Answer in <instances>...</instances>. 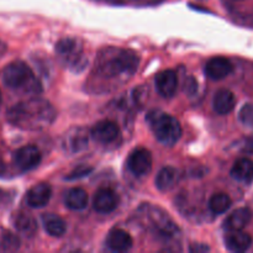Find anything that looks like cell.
Returning <instances> with one entry per match:
<instances>
[{"instance_id":"obj_30","label":"cell","mask_w":253,"mask_h":253,"mask_svg":"<svg viewBox=\"0 0 253 253\" xmlns=\"http://www.w3.org/2000/svg\"><path fill=\"white\" fill-rule=\"evenodd\" d=\"M5 172V166H4V162H2L1 160H0V174H2V173Z\"/></svg>"},{"instance_id":"obj_3","label":"cell","mask_w":253,"mask_h":253,"mask_svg":"<svg viewBox=\"0 0 253 253\" xmlns=\"http://www.w3.org/2000/svg\"><path fill=\"white\" fill-rule=\"evenodd\" d=\"M2 82L7 88L22 90L25 93L36 94L41 91V84L35 77L34 72L25 62L15 61L5 67L2 72Z\"/></svg>"},{"instance_id":"obj_18","label":"cell","mask_w":253,"mask_h":253,"mask_svg":"<svg viewBox=\"0 0 253 253\" xmlns=\"http://www.w3.org/2000/svg\"><path fill=\"white\" fill-rule=\"evenodd\" d=\"M231 177L237 182L250 184L253 180V161L250 158H240L231 168Z\"/></svg>"},{"instance_id":"obj_29","label":"cell","mask_w":253,"mask_h":253,"mask_svg":"<svg viewBox=\"0 0 253 253\" xmlns=\"http://www.w3.org/2000/svg\"><path fill=\"white\" fill-rule=\"evenodd\" d=\"M242 151L245 153H250V155H253V137L247 138L244 143V147H242Z\"/></svg>"},{"instance_id":"obj_17","label":"cell","mask_w":253,"mask_h":253,"mask_svg":"<svg viewBox=\"0 0 253 253\" xmlns=\"http://www.w3.org/2000/svg\"><path fill=\"white\" fill-rule=\"evenodd\" d=\"M251 210L247 208H240L232 211L229 215L226 220H225V227L229 231H239V230L245 229L251 221Z\"/></svg>"},{"instance_id":"obj_10","label":"cell","mask_w":253,"mask_h":253,"mask_svg":"<svg viewBox=\"0 0 253 253\" xmlns=\"http://www.w3.org/2000/svg\"><path fill=\"white\" fill-rule=\"evenodd\" d=\"M118 204V195L110 188H100L94 195L93 207L99 214H109V212L114 211Z\"/></svg>"},{"instance_id":"obj_31","label":"cell","mask_w":253,"mask_h":253,"mask_svg":"<svg viewBox=\"0 0 253 253\" xmlns=\"http://www.w3.org/2000/svg\"><path fill=\"white\" fill-rule=\"evenodd\" d=\"M0 101H1V91H0Z\"/></svg>"},{"instance_id":"obj_6","label":"cell","mask_w":253,"mask_h":253,"mask_svg":"<svg viewBox=\"0 0 253 253\" xmlns=\"http://www.w3.org/2000/svg\"><path fill=\"white\" fill-rule=\"evenodd\" d=\"M56 52L64 59L68 62L72 67H77L78 71L83 69L85 62L83 61V51H82V46L76 39H71V37H66L62 39L61 41L57 42L56 44Z\"/></svg>"},{"instance_id":"obj_14","label":"cell","mask_w":253,"mask_h":253,"mask_svg":"<svg viewBox=\"0 0 253 253\" xmlns=\"http://www.w3.org/2000/svg\"><path fill=\"white\" fill-rule=\"evenodd\" d=\"M51 185L47 184V183H39V184L34 185L27 192L26 202L31 208L39 209V208H43L48 204L49 199H51Z\"/></svg>"},{"instance_id":"obj_4","label":"cell","mask_w":253,"mask_h":253,"mask_svg":"<svg viewBox=\"0 0 253 253\" xmlns=\"http://www.w3.org/2000/svg\"><path fill=\"white\" fill-rule=\"evenodd\" d=\"M146 120L150 124L156 138L163 145L173 146L179 141L182 136V126L172 115L161 110H152L147 114Z\"/></svg>"},{"instance_id":"obj_26","label":"cell","mask_w":253,"mask_h":253,"mask_svg":"<svg viewBox=\"0 0 253 253\" xmlns=\"http://www.w3.org/2000/svg\"><path fill=\"white\" fill-rule=\"evenodd\" d=\"M91 172H93V167H89V166H86V165H81V166H78V167L74 168L72 172H69L68 174H67L66 179L67 180L81 179V178H84V177H86V175L90 174Z\"/></svg>"},{"instance_id":"obj_8","label":"cell","mask_w":253,"mask_h":253,"mask_svg":"<svg viewBox=\"0 0 253 253\" xmlns=\"http://www.w3.org/2000/svg\"><path fill=\"white\" fill-rule=\"evenodd\" d=\"M14 162L16 167L22 172L31 170L36 168L41 162V152L36 146H24L14 153Z\"/></svg>"},{"instance_id":"obj_16","label":"cell","mask_w":253,"mask_h":253,"mask_svg":"<svg viewBox=\"0 0 253 253\" xmlns=\"http://www.w3.org/2000/svg\"><path fill=\"white\" fill-rule=\"evenodd\" d=\"M225 245L231 252H245L251 247L252 237L242 230L231 231L225 239Z\"/></svg>"},{"instance_id":"obj_5","label":"cell","mask_w":253,"mask_h":253,"mask_svg":"<svg viewBox=\"0 0 253 253\" xmlns=\"http://www.w3.org/2000/svg\"><path fill=\"white\" fill-rule=\"evenodd\" d=\"M141 215H142V221L145 222L146 226L152 230L157 236L169 240L179 234L177 225L160 208H155L148 204L143 205L141 208Z\"/></svg>"},{"instance_id":"obj_1","label":"cell","mask_w":253,"mask_h":253,"mask_svg":"<svg viewBox=\"0 0 253 253\" xmlns=\"http://www.w3.org/2000/svg\"><path fill=\"white\" fill-rule=\"evenodd\" d=\"M56 119V110L44 99L34 98L22 101L9 109L7 120L24 130H42Z\"/></svg>"},{"instance_id":"obj_23","label":"cell","mask_w":253,"mask_h":253,"mask_svg":"<svg viewBox=\"0 0 253 253\" xmlns=\"http://www.w3.org/2000/svg\"><path fill=\"white\" fill-rule=\"evenodd\" d=\"M14 225L21 234L26 236H34L37 231V224L34 216L26 212H17L14 219Z\"/></svg>"},{"instance_id":"obj_27","label":"cell","mask_w":253,"mask_h":253,"mask_svg":"<svg viewBox=\"0 0 253 253\" xmlns=\"http://www.w3.org/2000/svg\"><path fill=\"white\" fill-rule=\"evenodd\" d=\"M239 118L245 126L253 128V104H246L240 111Z\"/></svg>"},{"instance_id":"obj_24","label":"cell","mask_w":253,"mask_h":253,"mask_svg":"<svg viewBox=\"0 0 253 253\" xmlns=\"http://www.w3.org/2000/svg\"><path fill=\"white\" fill-rule=\"evenodd\" d=\"M231 207V198L225 193L214 194L209 200V209L212 214L221 215L226 212Z\"/></svg>"},{"instance_id":"obj_25","label":"cell","mask_w":253,"mask_h":253,"mask_svg":"<svg viewBox=\"0 0 253 253\" xmlns=\"http://www.w3.org/2000/svg\"><path fill=\"white\" fill-rule=\"evenodd\" d=\"M20 240L17 239L16 235L11 232H5L0 240V250L5 252H12L19 250Z\"/></svg>"},{"instance_id":"obj_9","label":"cell","mask_w":253,"mask_h":253,"mask_svg":"<svg viewBox=\"0 0 253 253\" xmlns=\"http://www.w3.org/2000/svg\"><path fill=\"white\" fill-rule=\"evenodd\" d=\"M91 137L99 143L103 145H109L118 140L120 136V128L116 125V123L110 120L99 121L91 128Z\"/></svg>"},{"instance_id":"obj_11","label":"cell","mask_w":253,"mask_h":253,"mask_svg":"<svg viewBox=\"0 0 253 253\" xmlns=\"http://www.w3.org/2000/svg\"><path fill=\"white\" fill-rule=\"evenodd\" d=\"M156 88L163 98H172L178 88L177 73L172 69L160 72L156 77Z\"/></svg>"},{"instance_id":"obj_13","label":"cell","mask_w":253,"mask_h":253,"mask_svg":"<svg viewBox=\"0 0 253 253\" xmlns=\"http://www.w3.org/2000/svg\"><path fill=\"white\" fill-rule=\"evenodd\" d=\"M63 146L67 152L77 153L88 147V132L84 127L72 128L64 137Z\"/></svg>"},{"instance_id":"obj_19","label":"cell","mask_w":253,"mask_h":253,"mask_svg":"<svg viewBox=\"0 0 253 253\" xmlns=\"http://www.w3.org/2000/svg\"><path fill=\"white\" fill-rule=\"evenodd\" d=\"M214 110L220 115H226V114L231 113L234 110L235 105H236V99L232 91L227 90V89H221V90L216 91L214 96Z\"/></svg>"},{"instance_id":"obj_22","label":"cell","mask_w":253,"mask_h":253,"mask_svg":"<svg viewBox=\"0 0 253 253\" xmlns=\"http://www.w3.org/2000/svg\"><path fill=\"white\" fill-rule=\"evenodd\" d=\"M42 224L47 234L53 237L63 236L67 230L66 222L54 214H44L42 216Z\"/></svg>"},{"instance_id":"obj_28","label":"cell","mask_w":253,"mask_h":253,"mask_svg":"<svg viewBox=\"0 0 253 253\" xmlns=\"http://www.w3.org/2000/svg\"><path fill=\"white\" fill-rule=\"evenodd\" d=\"M209 246H207L205 244H193L192 246L189 247L190 252L194 253H200V252H208L209 251Z\"/></svg>"},{"instance_id":"obj_7","label":"cell","mask_w":253,"mask_h":253,"mask_svg":"<svg viewBox=\"0 0 253 253\" xmlns=\"http://www.w3.org/2000/svg\"><path fill=\"white\" fill-rule=\"evenodd\" d=\"M127 167L137 177L148 174L152 169V155L146 148H136L128 156Z\"/></svg>"},{"instance_id":"obj_12","label":"cell","mask_w":253,"mask_h":253,"mask_svg":"<svg viewBox=\"0 0 253 253\" xmlns=\"http://www.w3.org/2000/svg\"><path fill=\"white\" fill-rule=\"evenodd\" d=\"M232 72V64L225 57H212L205 64V74L212 81H220Z\"/></svg>"},{"instance_id":"obj_21","label":"cell","mask_w":253,"mask_h":253,"mask_svg":"<svg viewBox=\"0 0 253 253\" xmlns=\"http://www.w3.org/2000/svg\"><path fill=\"white\" fill-rule=\"evenodd\" d=\"M179 180V172L174 167H165L156 177V187L162 192L170 190Z\"/></svg>"},{"instance_id":"obj_20","label":"cell","mask_w":253,"mask_h":253,"mask_svg":"<svg viewBox=\"0 0 253 253\" xmlns=\"http://www.w3.org/2000/svg\"><path fill=\"white\" fill-rule=\"evenodd\" d=\"M88 193L82 188H72L64 194V204L72 210H83L88 205Z\"/></svg>"},{"instance_id":"obj_2","label":"cell","mask_w":253,"mask_h":253,"mask_svg":"<svg viewBox=\"0 0 253 253\" xmlns=\"http://www.w3.org/2000/svg\"><path fill=\"white\" fill-rule=\"evenodd\" d=\"M99 72L108 78H128L138 67V57L132 51L121 48H106L96 61Z\"/></svg>"},{"instance_id":"obj_15","label":"cell","mask_w":253,"mask_h":253,"mask_svg":"<svg viewBox=\"0 0 253 253\" xmlns=\"http://www.w3.org/2000/svg\"><path fill=\"white\" fill-rule=\"evenodd\" d=\"M109 249L115 252H126L132 247V237L125 230L116 229L109 234L106 240Z\"/></svg>"}]
</instances>
